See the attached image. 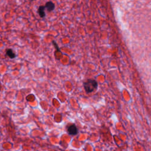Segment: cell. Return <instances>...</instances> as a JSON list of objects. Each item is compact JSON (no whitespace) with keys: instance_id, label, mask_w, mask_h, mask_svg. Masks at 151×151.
Instances as JSON below:
<instances>
[{"instance_id":"cell-1","label":"cell","mask_w":151,"mask_h":151,"mask_svg":"<svg viewBox=\"0 0 151 151\" xmlns=\"http://www.w3.org/2000/svg\"><path fill=\"white\" fill-rule=\"evenodd\" d=\"M84 89L87 93H90L96 90L98 87V82L93 79H89L83 83Z\"/></svg>"},{"instance_id":"cell-2","label":"cell","mask_w":151,"mask_h":151,"mask_svg":"<svg viewBox=\"0 0 151 151\" xmlns=\"http://www.w3.org/2000/svg\"><path fill=\"white\" fill-rule=\"evenodd\" d=\"M67 133L70 135H72V136H74V135H77L78 133V130L77 128V126L75 124H70L67 126Z\"/></svg>"},{"instance_id":"cell-3","label":"cell","mask_w":151,"mask_h":151,"mask_svg":"<svg viewBox=\"0 0 151 151\" xmlns=\"http://www.w3.org/2000/svg\"><path fill=\"white\" fill-rule=\"evenodd\" d=\"M45 9L47 10V11H48L49 12H50L54 10V8H55V5L53 2L49 1L45 4Z\"/></svg>"},{"instance_id":"cell-4","label":"cell","mask_w":151,"mask_h":151,"mask_svg":"<svg viewBox=\"0 0 151 151\" xmlns=\"http://www.w3.org/2000/svg\"><path fill=\"white\" fill-rule=\"evenodd\" d=\"M45 9V6H40V7L38 8V13L39 14L40 17L41 18H44L45 16V13L44 11V10Z\"/></svg>"},{"instance_id":"cell-5","label":"cell","mask_w":151,"mask_h":151,"mask_svg":"<svg viewBox=\"0 0 151 151\" xmlns=\"http://www.w3.org/2000/svg\"><path fill=\"white\" fill-rule=\"evenodd\" d=\"M6 54L7 56H9L11 59H14L15 57H16V54H15V52H14V51L11 49H9L6 50Z\"/></svg>"},{"instance_id":"cell-6","label":"cell","mask_w":151,"mask_h":151,"mask_svg":"<svg viewBox=\"0 0 151 151\" xmlns=\"http://www.w3.org/2000/svg\"><path fill=\"white\" fill-rule=\"evenodd\" d=\"M53 44L55 45V49H57V50H58V51H60V49L58 48V45H57V44H56V43H55V42H53Z\"/></svg>"},{"instance_id":"cell-7","label":"cell","mask_w":151,"mask_h":151,"mask_svg":"<svg viewBox=\"0 0 151 151\" xmlns=\"http://www.w3.org/2000/svg\"><path fill=\"white\" fill-rule=\"evenodd\" d=\"M30 1H34V0H30Z\"/></svg>"}]
</instances>
